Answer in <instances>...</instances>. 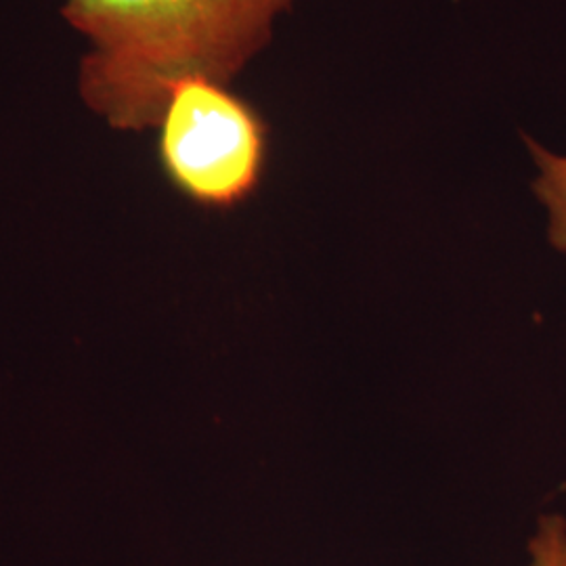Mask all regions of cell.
<instances>
[{
  "label": "cell",
  "instance_id": "obj_4",
  "mask_svg": "<svg viewBox=\"0 0 566 566\" xmlns=\"http://www.w3.org/2000/svg\"><path fill=\"white\" fill-rule=\"evenodd\" d=\"M528 566H566V518L544 514L528 539Z\"/></svg>",
  "mask_w": 566,
  "mask_h": 566
},
{
  "label": "cell",
  "instance_id": "obj_1",
  "mask_svg": "<svg viewBox=\"0 0 566 566\" xmlns=\"http://www.w3.org/2000/svg\"><path fill=\"white\" fill-rule=\"evenodd\" d=\"M296 0H60L82 41L76 93L116 133L156 130L185 78L233 84Z\"/></svg>",
  "mask_w": 566,
  "mask_h": 566
},
{
  "label": "cell",
  "instance_id": "obj_3",
  "mask_svg": "<svg viewBox=\"0 0 566 566\" xmlns=\"http://www.w3.org/2000/svg\"><path fill=\"white\" fill-rule=\"evenodd\" d=\"M526 149L537 166L533 191L537 200L546 206L547 240L566 254V156L552 154L542 143L523 135Z\"/></svg>",
  "mask_w": 566,
  "mask_h": 566
},
{
  "label": "cell",
  "instance_id": "obj_2",
  "mask_svg": "<svg viewBox=\"0 0 566 566\" xmlns=\"http://www.w3.org/2000/svg\"><path fill=\"white\" fill-rule=\"evenodd\" d=\"M166 179L189 202L235 208L263 181L269 124L231 84L177 82L156 126Z\"/></svg>",
  "mask_w": 566,
  "mask_h": 566
}]
</instances>
